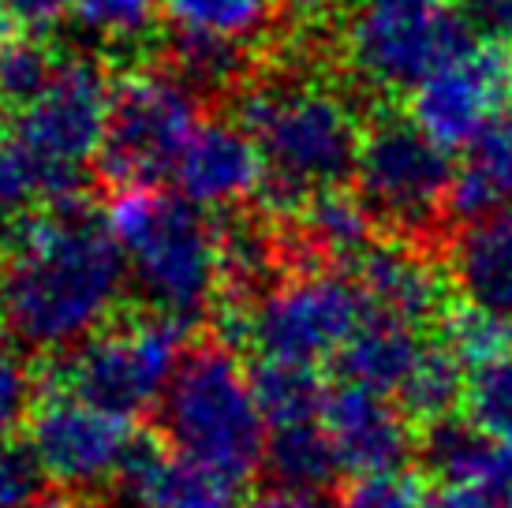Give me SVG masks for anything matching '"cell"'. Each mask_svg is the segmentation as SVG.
<instances>
[{
    "label": "cell",
    "mask_w": 512,
    "mask_h": 508,
    "mask_svg": "<svg viewBox=\"0 0 512 508\" xmlns=\"http://www.w3.org/2000/svg\"><path fill=\"white\" fill-rule=\"evenodd\" d=\"M128 258L105 213L53 206L4 232L0 322L19 348L60 355L113 322Z\"/></svg>",
    "instance_id": "6da1fadb"
},
{
    "label": "cell",
    "mask_w": 512,
    "mask_h": 508,
    "mask_svg": "<svg viewBox=\"0 0 512 508\" xmlns=\"http://www.w3.org/2000/svg\"><path fill=\"white\" fill-rule=\"evenodd\" d=\"M236 120L251 131L266 165L258 195L281 217L356 176L367 124L359 120L356 101L337 86L307 75L251 79L240 90Z\"/></svg>",
    "instance_id": "7a4b0ae2"
},
{
    "label": "cell",
    "mask_w": 512,
    "mask_h": 508,
    "mask_svg": "<svg viewBox=\"0 0 512 508\" xmlns=\"http://www.w3.org/2000/svg\"><path fill=\"white\" fill-rule=\"evenodd\" d=\"M157 434L172 452L247 482L266 460V419L251 374L221 337L191 344L157 400Z\"/></svg>",
    "instance_id": "3957f363"
},
{
    "label": "cell",
    "mask_w": 512,
    "mask_h": 508,
    "mask_svg": "<svg viewBox=\"0 0 512 508\" xmlns=\"http://www.w3.org/2000/svg\"><path fill=\"white\" fill-rule=\"evenodd\" d=\"M105 221L128 258V277L146 311L199 322L221 296V236L206 210L157 187L116 191Z\"/></svg>",
    "instance_id": "277c9868"
},
{
    "label": "cell",
    "mask_w": 512,
    "mask_h": 508,
    "mask_svg": "<svg viewBox=\"0 0 512 508\" xmlns=\"http://www.w3.org/2000/svg\"><path fill=\"white\" fill-rule=\"evenodd\" d=\"M184 352L187 322L157 311H135L120 322L113 318L68 352L49 355L57 363L45 374V389L68 393L131 423L157 411V400Z\"/></svg>",
    "instance_id": "5b68a950"
},
{
    "label": "cell",
    "mask_w": 512,
    "mask_h": 508,
    "mask_svg": "<svg viewBox=\"0 0 512 508\" xmlns=\"http://www.w3.org/2000/svg\"><path fill=\"white\" fill-rule=\"evenodd\" d=\"M367 296L352 273L337 266L292 269L236 318L221 322L217 337L236 348L251 344L258 359L314 367L337 359L367 322Z\"/></svg>",
    "instance_id": "8992f818"
},
{
    "label": "cell",
    "mask_w": 512,
    "mask_h": 508,
    "mask_svg": "<svg viewBox=\"0 0 512 508\" xmlns=\"http://www.w3.org/2000/svg\"><path fill=\"white\" fill-rule=\"evenodd\" d=\"M356 195L397 240L427 247L453 202L456 161L412 116L378 113L363 131L356 161Z\"/></svg>",
    "instance_id": "52a82bcc"
},
{
    "label": "cell",
    "mask_w": 512,
    "mask_h": 508,
    "mask_svg": "<svg viewBox=\"0 0 512 508\" xmlns=\"http://www.w3.org/2000/svg\"><path fill=\"white\" fill-rule=\"evenodd\" d=\"M113 79L98 53L60 57L57 75L23 113H15V139L42 169L45 206H75L90 184V161H98L109 124Z\"/></svg>",
    "instance_id": "ba28073f"
},
{
    "label": "cell",
    "mask_w": 512,
    "mask_h": 508,
    "mask_svg": "<svg viewBox=\"0 0 512 508\" xmlns=\"http://www.w3.org/2000/svg\"><path fill=\"white\" fill-rule=\"evenodd\" d=\"M471 42L475 23L453 0H356L344 23V57L378 94H412Z\"/></svg>",
    "instance_id": "9c48e42d"
},
{
    "label": "cell",
    "mask_w": 512,
    "mask_h": 508,
    "mask_svg": "<svg viewBox=\"0 0 512 508\" xmlns=\"http://www.w3.org/2000/svg\"><path fill=\"white\" fill-rule=\"evenodd\" d=\"M199 127V98L165 68H135L113 79L98 169L113 191L157 187L176 172Z\"/></svg>",
    "instance_id": "30bf717a"
},
{
    "label": "cell",
    "mask_w": 512,
    "mask_h": 508,
    "mask_svg": "<svg viewBox=\"0 0 512 508\" xmlns=\"http://www.w3.org/2000/svg\"><path fill=\"white\" fill-rule=\"evenodd\" d=\"M27 441L42 456L49 479L83 497L120 482L131 449L139 445L128 419L57 389H45L38 408L30 411Z\"/></svg>",
    "instance_id": "8fae6325"
},
{
    "label": "cell",
    "mask_w": 512,
    "mask_h": 508,
    "mask_svg": "<svg viewBox=\"0 0 512 508\" xmlns=\"http://www.w3.org/2000/svg\"><path fill=\"white\" fill-rule=\"evenodd\" d=\"M512 105V45L479 38L412 90V120L445 150H464Z\"/></svg>",
    "instance_id": "7c38bea8"
},
{
    "label": "cell",
    "mask_w": 512,
    "mask_h": 508,
    "mask_svg": "<svg viewBox=\"0 0 512 508\" xmlns=\"http://www.w3.org/2000/svg\"><path fill=\"white\" fill-rule=\"evenodd\" d=\"M322 426L337 452L341 475L374 479L397 475L412 456H419V434L412 415L389 396L337 381L322 408Z\"/></svg>",
    "instance_id": "4fadbf2b"
},
{
    "label": "cell",
    "mask_w": 512,
    "mask_h": 508,
    "mask_svg": "<svg viewBox=\"0 0 512 508\" xmlns=\"http://www.w3.org/2000/svg\"><path fill=\"white\" fill-rule=\"evenodd\" d=\"M172 180L199 210H236L262 191L266 165L240 120H199Z\"/></svg>",
    "instance_id": "5bb4252c"
},
{
    "label": "cell",
    "mask_w": 512,
    "mask_h": 508,
    "mask_svg": "<svg viewBox=\"0 0 512 508\" xmlns=\"http://www.w3.org/2000/svg\"><path fill=\"white\" fill-rule=\"evenodd\" d=\"M352 277L367 296L370 314H385L415 329L445 322V273L438 258L408 240L370 243V251L352 266Z\"/></svg>",
    "instance_id": "9a60e30c"
},
{
    "label": "cell",
    "mask_w": 512,
    "mask_h": 508,
    "mask_svg": "<svg viewBox=\"0 0 512 508\" xmlns=\"http://www.w3.org/2000/svg\"><path fill=\"white\" fill-rule=\"evenodd\" d=\"M120 490L135 508H243L240 482L143 438L124 464Z\"/></svg>",
    "instance_id": "2e32d148"
},
{
    "label": "cell",
    "mask_w": 512,
    "mask_h": 508,
    "mask_svg": "<svg viewBox=\"0 0 512 508\" xmlns=\"http://www.w3.org/2000/svg\"><path fill=\"white\" fill-rule=\"evenodd\" d=\"M449 273L468 307L512 325V210L460 228L449 243Z\"/></svg>",
    "instance_id": "e0dca14e"
},
{
    "label": "cell",
    "mask_w": 512,
    "mask_h": 508,
    "mask_svg": "<svg viewBox=\"0 0 512 508\" xmlns=\"http://www.w3.org/2000/svg\"><path fill=\"white\" fill-rule=\"evenodd\" d=\"M427 340V329H415V325L385 318V314H367V322L356 329V337L333 359L337 378L359 385V389H370V393L397 396L419 363Z\"/></svg>",
    "instance_id": "ac0fdd59"
},
{
    "label": "cell",
    "mask_w": 512,
    "mask_h": 508,
    "mask_svg": "<svg viewBox=\"0 0 512 508\" xmlns=\"http://www.w3.org/2000/svg\"><path fill=\"white\" fill-rule=\"evenodd\" d=\"M505 210H512V105L464 146L449 202V213L464 225Z\"/></svg>",
    "instance_id": "d6986e66"
},
{
    "label": "cell",
    "mask_w": 512,
    "mask_h": 508,
    "mask_svg": "<svg viewBox=\"0 0 512 508\" xmlns=\"http://www.w3.org/2000/svg\"><path fill=\"white\" fill-rule=\"evenodd\" d=\"M161 68L172 71L195 98H236L243 86L251 83L255 68V45L214 38V34H195V30H176L165 42Z\"/></svg>",
    "instance_id": "ffe728a7"
},
{
    "label": "cell",
    "mask_w": 512,
    "mask_h": 508,
    "mask_svg": "<svg viewBox=\"0 0 512 508\" xmlns=\"http://www.w3.org/2000/svg\"><path fill=\"white\" fill-rule=\"evenodd\" d=\"M501 441L490 438L475 419L445 415L423 426L419 434V456L441 486H483L494 475Z\"/></svg>",
    "instance_id": "44dd1931"
},
{
    "label": "cell",
    "mask_w": 512,
    "mask_h": 508,
    "mask_svg": "<svg viewBox=\"0 0 512 508\" xmlns=\"http://www.w3.org/2000/svg\"><path fill=\"white\" fill-rule=\"evenodd\" d=\"M262 467H266V475L273 479V486L311 490V494H322L341 475L337 452L329 445L322 419L318 423H296V426L270 430Z\"/></svg>",
    "instance_id": "7402d4cb"
},
{
    "label": "cell",
    "mask_w": 512,
    "mask_h": 508,
    "mask_svg": "<svg viewBox=\"0 0 512 508\" xmlns=\"http://www.w3.org/2000/svg\"><path fill=\"white\" fill-rule=\"evenodd\" d=\"M468 381H471V370L453 352V344L445 337H434L427 340L419 363L408 374L404 389L397 393V404L412 415V423L419 419V423L427 426L434 419L453 415L468 400Z\"/></svg>",
    "instance_id": "603a6c76"
},
{
    "label": "cell",
    "mask_w": 512,
    "mask_h": 508,
    "mask_svg": "<svg viewBox=\"0 0 512 508\" xmlns=\"http://www.w3.org/2000/svg\"><path fill=\"white\" fill-rule=\"evenodd\" d=\"M251 385H255V400L270 430L296 423H318L329 396V389L314 374V367L277 363V359H258L255 370H251Z\"/></svg>",
    "instance_id": "cb8c5ba5"
},
{
    "label": "cell",
    "mask_w": 512,
    "mask_h": 508,
    "mask_svg": "<svg viewBox=\"0 0 512 508\" xmlns=\"http://www.w3.org/2000/svg\"><path fill=\"white\" fill-rule=\"evenodd\" d=\"M68 19L105 53L143 49L157 30V0H72Z\"/></svg>",
    "instance_id": "d4e9b609"
},
{
    "label": "cell",
    "mask_w": 512,
    "mask_h": 508,
    "mask_svg": "<svg viewBox=\"0 0 512 508\" xmlns=\"http://www.w3.org/2000/svg\"><path fill=\"white\" fill-rule=\"evenodd\" d=\"M281 0H165V15L176 30L214 34L232 42H255L273 23Z\"/></svg>",
    "instance_id": "484cf974"
},
{
    "label": "cell",
    "mask_w": 512,
    "mask_h": 508,
    "mask_svg": "<svg viewBox=\"0 0 512 508\" xmlns=\"http://www.w3.org/2000/svg\"><path fill=\"white\" fill-rule=\"evenodd\" d=\"M60 68V53L38 34H15L0 42V109L23 113Z\"/></svg>",
    "instance_id": "4316f807"
},
{
    "label": "cell",
    "mask_w": 512,
    "mask_h": 508,
    "mask_svg": "<svg viewBox=\"0 0 512 508\" xmlns=\"http://www.w3.org/2000/svg\"><path fill=\"white\" fill-rule=\"evenodd\" d=\"M38 202H45L38 161L15 135H0V232L27 221Z\"/></svg>",
    "instance_id": "83f0119b"
},
{
    "label": "cell",
    "mask_w": 512,
    "mask_h": 508,
    "mask_svg": "<svg viewBox=\"0 0 512 508\" xmlns=\"http://www.w3.org/2000/svg\"><path fill=\"white\" fill-rule=\"evenodd\" d=\"M468 415L490 438L512 441V352L471 370Z\"/></svg>",
    "instance_id": "f1b7e54d"
},
{
    "label": "cell",
    "mask_w": 512,
    "mask_h": 508,
    "mask_svg": "<svg viewBox=\"0 0 512 508\" xmlns=\"http://www.w3.org/2000/svg\"><path fill=\"white\" fill-rule=\"evenodd\" d=\"M441 337L453 344V352L464 359L468 370H479V367H486V363H494V359L512 352V325L494 318V314L475 311V307H468V311H460V314H449Z\"/></svg>",
    "instance_id": "f546056e"
},
{
    "label": "cell",
    "mask_w": 512,
    "mask_h": 508,
    "mask_svg": "<svg viewBox=\"0 0 512 508\" xmlns=\"http://www.w3.org/2000/svg\"><path fill=\"white\" fill-rule=\"evenodd\" d=\"M49 494V471L30 441H0V508H23Z\"/></svg>",
    "instance_id": "4dcf8cb0"
},
{
    "label": "cell",
    "mask_w": 512,
    "mask_h": 508,
    "mask_svg": "<svg viewBox=\"0 0 512 508\" xmlns=\"http://www.w3.org/2000/svg\"><path fill=\"white\" fill-rule=\"evenodd\" d=\"M30 400L34 381L27 374V359L8 333H0V441L15 438L19 426L30 423Z\"/></svg>",
    "instance_id": "1f68e13d"
},
{
    "label": "cell",
    "mask_w": 512,
    "mask_h": 508,
    "mask_svg": "<svg viewBox=\"0 0 512 508\" xmlns=\"http://www.w3.org/2000/svg\"><path fill=\"white\" fill-rule=\"evenodd\" d=\"M337 508H427V490L408 475H374L352 479Z\"/></svg>",
    "instance_id": "d6a6232c"
},
{
    "label": "cell",
    "mask_w": 512,
    "mask_h": 508,
    "mask_svg": "<svg viewBox=\"0 0 512 508\" xmlns=\"http://www.w3.org/2000/svg\"><path fill=\"white\" fill-rule=\"evenodd\" d=\"M72 0H0V19H8L23 34H45L60 19H68Z\"/></svg>",
    "instance_id": "836d02e7"
},
{
    "label": "cell",
    "mask_w": 512,
    "mask_h": 508,
    "mask_svg": "<svg viewBox=\"0 0 512 508\" xmlns=\"http://www.w3.org/2000/svg\"><path fill=\"white\" fill-rule=\"evenodd\" d=\"M460 8L486 38L512 45V0H464Z\"/></svg>",
    "instance_id": "e575fe53"
},
{
    "label": "cell",
    "mask_w": 512,
    "mask_h": 508,
    "mask_svg": "<svg viewBox=\"0 0 512 508\" xmlns=\"http://www.w3.org/2000/svg\"><path fill=\"white\" fill-rule=\"evenodd\" d=\"M427 508H501V501L483 486H441L438 494H427Z\"/></svg>",
    "instance_id": "d590c367"
},
{
    "label": "cell",
    "mask_w": 512,
    "mask_h": 508,
    "mask_svg": "<svg viewBox=\"0 0 512 508\" xmlns=\"http://www.w3.org/2000/svg\"><path fill=\"white\" fill-rule=\"evenodd\" d=\"M247 508H329L322 501V494H311V490H285V486H273L262 497H255Z\"/></svg>",
    "instance_id": "8d00e7d4"
},
{
    "label": "cell",
    "mask_w": 512,
    "mask_h": 508,
    "mask_svg": "<svg viewBox=\"0 0 512 508\" xmlns=\"http://www.w3.org/2000/svg\"><path fill=\"white\" fill-rule=\"evenodd\" d=\"M486 494L498 497L501 508H512V441H501L498 464H494V475L486 482Z\"/></svg>",
    "instance_id": "74e56055"
},
{
    "label": "cell",
    "mask_w": 512,
    "mask_h": 508,
    "mask_svg": "<svg viewBox=\"0 0 512 508\" xmlns=\"http://www.w3.org/2000/svg\"><path fill=\"white\" fill-rule=\"evenodd\" d=\"M288 12H296L299 19H322V15H329L341 0H285Z\"/></svg>",
    "instance_id": "f35d334b"
},
{
    "label": "cell",
    "mask_w": 512,
    "mask_h": 508,
    "mask_svg": "<svg viewBox=\"0 0 512 508\" xmlns=\"http://www.w3.org/2000/svg\"><path fill=\"white\" fill-rule=\"evenodd\" d=\"M23 508H75V497L49 490V494H42L38 501H30V505H23Z\"/></svg>",
    "instance_id": "ab89813d"
},
{
    "label": "cell",
    "mask_w": 512,
    "mask_h": 508,
    "mask_svg": "<svg viewBox=\"0 0 512 508\" xmlns=\"http://www.w3.org/2000/svg\"><path fill=\"white\" fill-rule=\"evenodd\" d=\"M75 508H113V505H109L105 497H90V501L83 497V501H75Z\"/></svg>",
    "instance_id": "60d3db41"
},
{
    "label": "cell",
    "mask_w": 512,
    "mask_h": 508,
    "mask_svg": "<svg viewBox=\"0 0 512 508\" xmlns=\"http://www.w3.org/2000/svg\"><path fill=\"white\" fill-rule=\"evenodd\" d=\"M0 42H4V34H0Z\"/></svg>",
    "instance_id": "b9f144b4"
}]
</instances>
